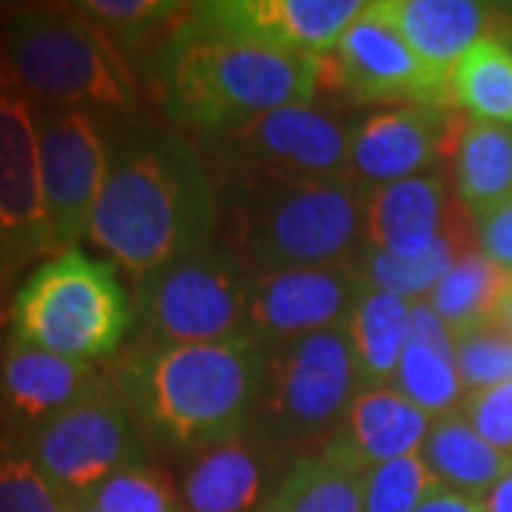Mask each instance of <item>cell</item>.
Segmentation results:
<instances>
[{"label":"cell","mask_w":512,"mask_h":512,"mask_svg":"<svg viewBox=\"0 0 512 512\" xmlns=\"http://www.w3.org/2000/svg\"><path fill=\"white\" fill-rule=\"evenodd\" d=\"M265 350L237 336L214 345H128L114 384L148 444L194 456L251 427Z\"/></svg>","instance_id":"7a4b0ae2"},{"label":"cell","mask_w":512,"mask_h":512,"mask_svg":"<svg viewBox=\"0 0 512 512\" xmlns=\"http://www.w3.org/2000/svg\"><path fill=\"white\" fill-rule=\"evenodd\" d=\"M254 276L220 242L177 259L137 285L134 342L214 345L237 339Z\"/></svg>","instance_id":"ba28073f"},{"label":"cell","mask_w":512,"mask_h":512,"mask_svg":"<svg viewBox=\"0 0 512 512\" xmlns=\"http://www.w3.org/2000/svg\"><path fill=\"white\" fill-rule=\"evenodd\" d=\"M362 393L348 325L265 348L251 427L282 453L308 456L342 430Z\"/></svg>","instance_id":"52a82bcc"},{"label":"cell","mask_w":512,"mask_h":512,"mask_svg":"<svg viewBox=\"0 0 512 512\" xmlns=\"http://www.w3.org/2000/svg\"><path fill=\"white\" fill-rule=\"evenodd\" d=\"M410 342L427 345V348L453 356V333H450V328L441 322L439 313L430 308L427 299L410 305ZM453 359H456V356H453Z\"/></svg>","instance_id":"8d00e7d4"},{"label":"cell","mask_w":512,"mask_h":512,"mask_svg":"<svg viewBox=\"0 0 512 512\" xmlns=\"http://www.w3.org/2000/svg\"><path fill=\"white\" fill-rule=\"evenodd\" d=\"M433 419L390 387L362 390L336 439L370 473L373 467L421 453Z\"/></svg>","instance_id":"44dd1931"},{"label":"cell","mask_w":512,"mask_h":512,"mask_svg":"<svg viewBox=\"0 0 512 512\" xmlns=\"http://www.w3.org/2000/svg\"><path fill=\"white\" fill-rule=\"evenodd\" d=\"M410 305L402 296L365 288L350 313L348 333L362 390L390 387L410 342Z\"/></svg>","instance_id":"d4e9b609"},{"label":"cell","mask_w":512,"mask_h":512,"mask_svg":"<svg viewBox=\"0 0 512 512\" xmlns=\"http://www.w3.org/2000/svg\"><path fill=\"white\" fill-rule=\"evenodd\" d=\"M0 512H69V495L57 490L6 427H0Z\"/></svg>","instance_id":"f546056e"},{"label":"cell","mask_w":512,"mask_h":512,"mask_svg":"<svg viewBox=\"0 0 512 512\" xmlns=\"http://www.w3.org/2000/svg\"><path fill=\"white\" fill-rule=\"evenodd\" d=\"M495 322H498V325L512 336V285H510V291H507V296L501 299V305H498Z\"/></svg>","instance_id":"ab89813d"},{"label":"cell","mask_w":512,"mask_h":512,"mask_svg":"<svg viewBox=\"0 0 512 512\" xmlns=\"http://www.w3.org/2000/svg\"><path fill=\"white\" fill-rule=\"evenodd\" d=\"M18 439L49 481L69 498H83L114 473L148 464V441L114 376L72 410Z\"/></svg>","instance_id":"9c48e42d"},{"label":"cell","mask_w":512,"mask_h":512,"mask_svg":"<svg viewBox=\"0 0 512 512\" xmlns=\"http://www.w3.org/2000/svg\"><path fill=\"white\" fill-rule=\"evenodd\" d=\"M220 183L185 137L131 123L109 143L89 239L137 285L217 242Z\"/></svg>","instance_id":"6da1fadb"},{"label":"cell","mask_w":512,"mask_h":512,"mask_svg":"<svg viewBox=\"0 0 512 512\" xmlns=\"http://www.w3.org/2000/svg\"><path fill=\"white\" fill-rule=\"evenodd\" d=\"M111 370L92 362L66 359L49 350L3 336L0 342V427L23 436L60 413L72 410Z\"/></svg>","instance_id":"2e32d148"},{"label":"cell","mask_w":512,"mask_h":512,"mask_svg":"<svg viewBox=\"0 0 512 512\" xmlns=\"http://www.w3.org/2000/svg\"><path fill=\"white\" fill-rule=\"evenodd\" d=\"M450 197L441 174H421L362 191V245L413 259L444 234Z\"/></svg>","instance_id":"d6986e66"},{"label":"cell","mask_w":512,"mask_h":512,"mask_svg":"<svg viewBox=\"0 0 512 512\" xmlns=\"http://www.w3.org/2000/svg\"><path fill=\"white\" fill-rule=\"evenodd\" d=\"M43 202L55 254L89 237L92 214L109 174V131L89 109L35 106ZM52 254V256H55Z\"/></svg>","instance_id":"8fae6325"},{"label":"cell","mask_w":512,"mask_h":512,"mask_svg":"<svg viewBox=\"0 0 512 512\" xmlns=\"http://www.w3.org/2000/svg\"><path fill=\"white\" fill-rule=\"evenodd\" d=\"M333 80L342 92L359 103H393L404 106L450 103V86L433 74L419 55L407 46L399 29L387 20L379 0L367 3L365 12L353 20L348 32L328 57H322V80Z\"/></svg>","instance_id":"4fadbf2b"},{"label":"cell","mask_w":512,"mask_h":512,"mask_svg":"<svg viewBox=\"0 0 512 512\" xmlns=\"http://www.w3.org/2000/svg\"><path fill=\"white\" fill-rule=\"evenodd\" d=\"M0 254L9 274L55 254L43 202L35 100L0 55Z\"/></svg>","instance_id":"7c38bea8"},{"label":"cell","mask_w":512,"mask_h":512,"mask_svg":"<svg viewBox=\"0 0 512 512\" xmlns=\"http://www.w3.org/2000/svg\"><path fill=\"white\" fill-rule=\"evenodd\" d=\"M484 512H512V470L481 498Z\"/></svg>","instance_id":"f35d334b"},{"label":"cell","mask_w":512,"mask_h":512,"mask_svg":"<svg viewBox=\"0 0 512 512\" xmlns=\"http://www.w3.org/2000/svg\"><path fill=\"white\" fill-rule=\"evenodd\" d=\"M456 140L444 106L413 103L384 109L370 114L353 131L350 177L365 191L433 174L444 148H456Z\"/></svg>","instance_id":"e0dca14e"},{"label":"cell","mask_w":512,"mask_h":512,"mask_svg":"<svg viewBox=\"0 0 512 512\" xmlns=\"http://www.w3.org/2000/svg\"><path fill=\"white\" fill-rule=\"evenodd\" d=\"M393 387L433 421L461 410V402L467 396L456 359L416 342H407Z\"/></svg>","instance_id":"f1b7e54d"},{"label":"cell","mask_w":512,"mask_h":512,"mask_svg":"<svg viewBox=\"0 0 512 512\" xmlns=\"http://www.w3.org/2000/svg\"><path fill=\"white\" fill-rule=\"evenodd\" d=\"M421 458L444 490L481 501L512 470V456L481 439L461 410L433 421Z\"/></svg>","instance_id":"cb8c5ba5"},{"label":"cell","mask_w":512,"mask_h":512,"mask_svg":"<svg viewBox=\"0 0 512 512\" xmlns=\"http://www.w3.org/2000/svg\"><path fill=\"white\" fill-rule=\"evenodd\" d=\"M3 296H6V291L0 288V330H3V325H6V313H3Z\"/></svg>","instance_id":"7bdbcfd3"},{"label":"cell","mask_w":512,"mask_h":512,"mask_svg":"<svg viewBox=\"0 0 512 512\" xmlns=\"http://www.w3.org/2000/svg\"><path fill=\"white\" fill-rule=\"evenodd\" d=\"M15 276L9 274V268H6V259H3V254H0V288L6 291L9 288V282H12Z\"/></svg>","instance_id":"60d3db41"},{"label":"cell","mask_w":512,"mask_h":512,"mask_svg":"<svg viewBox=\"0 0 512 512\" xmlns=\"http://www.w3.org/2000/svg\"><path fill=\"white\" fill-rule=\"evenodd\" d=\"M450 103L473 120L512 126V49L487 35L473 43L450 72Z\"/></svg>","instance_id":"83f0119b"},{"label":"cell","mask_w":512,"mask_h":512,"mask_svg":"<svg viewBox=\"0 0 512 512\" xmlns=\"http://www.w3.org/2000/svg\"><path fill=\"white\" fill-rule=\"evenodd\" d=\"M416 512H484V507H481V501H476V498L441 490L427 504H421Z\"/></svg>","instance_id":"74e56055"},{"label":"cell","mask_w":512,"mask_h":512,"mask_svg":"<svg viewBox=\"0 0 512 512\" xmlns=\"http://www.w3.org/2000/svg\"><path fill=\"white\" fill-rule=\"evenodd\" d=\"M188 12L157 57L160 94L171 120L217 137L259 114L311 103L322 80V57L202 32L191 26Z\"/></svg>","instance_id":"277c9868"},{"label":"cell","mask_w":512,"mask_h":512,"mask_svg":"<svg viewBox=\"0 0 512 512\" xmlns=\"http://www.w3.org/2000/svg\"><path fill=\"white\" fill-rule=\"evenodd\" d=\"M478 248L495 265L512 271V197L493 211H487L484 217H478Z\"/></svg>","instance_id":"d590c367"},{"label":"cell","mask_w":512,"mask_h":512,"mask_svg":"<svg viewBox=\"0 0 512 512\" xmlns=\"http://www.w3.org/2000/svg\"><path fill=\"white\" fill-rule=\"evenodd\" d=\"M365 288L353 262L259 274L251 282L242 336L265 350L311 333L345 328Z\"/></svg>","instance_id":"5bb4252c"},{"label":"cell","mask_w":512,"mask_h":512,"mask_svg":"<svg viewBox=\"0 0 512 512\" xmlns=\"http://www.w3.org/2000/svg\"><path fill=\"white\" fill-rule=\"evenodd\" d=\"M453 356L467 393L512 382V336L495 319L456 333Z\"/></svg>","instance_id":"1f68e13d"},{"label":"cell","mask_w":512,"mask_h":512,"mask_svg":"<svg viewBox=\"0 0 512 512\" xmlns=\"http://www.w3.org/2000/svg\"><path fill=\"white\" fill-rule=\"evenodd\" d=\"M217 242L251 276L353 262L362 188L350 177L222 174Z\"/></svg>","instance_id":"3957f363"},{"label":"cell","mask_w":512,"mask_h":512,"mask_svg":"<svg viewBox=\"0 0 512 512\" xmlns=\"http://www.w3.org/2000/svg\"><path fill=\"white\" fill-rule=\"evenodd\" d=\"M80 501L97 512H188L183 498L148 464L114 473Z\"/></svg>","instance_id":"836d02e7"},{"label":"cell","mask_w":512,"mask_h":512,"mask_svg":"<svg viewBox=\"0 0 512 512\" xmlns=\"http://www.w3.org/2000/svg\"><path fill=\"white\" fill-rule=\"evenodd\" d=\"M365 470L336 439L302 456L256 512H362Z\"/></svg>","instance_id":"7402d4cb"},{"label":"cell","mask_w":512,"mask_h":512,"mask_svg":"<svg viewBox=\"0 0 512 512\" xmlns=\"http://www.w3.org/2000/svg\"><path fill=\"white\" fill-rule=\"evenodd\" d=\"M470 237H473L470 217L464 214V208L458 202H450L444 234L436 239V245L430 251L413 256V259H404V256H390L362 245L353 265L359 268L367 288L402 296L407 302H421L436 291V285L461 256L476 251Z\"/></svg>","instance_id":"603a6c76"},{"label":"cell","mask_w":512,"mask_h":512,"mask_svg":"<svg viewBox=\"0 0 512 512\" xmlns=\"http://www.w3.org/2000/svg\"><path fill=\"white\" fill-rule=\"evenodd\" d=\"M441 490V481L421 453H413L379 464L367 473L362 512H416Z\"/></svg>","instance_id":"4dcf8cb0"},{"label":"cell","mask_w":512,"mask_h":512,"mask_svg":"<svg viewBox=\"0 0 512 512\" xmlns=\"http://www.w3.org/2000/svg\"><path fill=\"white\" fill-rule=\"evenodd\" d=\"M69 512H97L92 510L86 501H80V498H69Z\"/></svg>","instance_id":"b9f144b4"},{"label":"cell","mask_w":512,"mask_h":512,"mask_svg":"<svg viewBox=\"0 0 512 512\" xmlns=\"http://www.w3.org/2000/svg\"><path fill=\"white\" fill-rule=\"evenodd\" d=\"M379 6L421 63L441 80H450L464 52L487 37L495 9L476 0H379Z\"/></svg>","instance_id":"ffe728a7"},{"label":"cell","mask_w":512,"mask_h":512,"mask_svg":"<svg viewBox=\"0 0 512 512\" xmlns=\"http://www.w3.org/2000/svg\"><path fill=\"white\" fill-rule=\"evenodd\" d=\"M74 6L89 15L103 32H109L117 46H137L143 37L160 29H174L191 9L185 3L168 0H83Z\"/></svg>","instance_id":"d6a6232c"},{"label":"cell","mask_w":512,"mask_h":512,"mask_svg":"<svg viewBox=\"0 0 512 512\" xmlns=\"http://www.w3.org/2000/svg\"><path fill=\"white\" fill-rule=\"evenodd\" d=\"M461 416L473 424L481 439L512 456V382L467 393L461 402Z\"/></svg>","instance_id":"e575fe53"},{"label":"cell","mask_w":512,"mask_h":512,"mask_svg":"<svg viewBox=\"0 0 512 512\" xmlns=\"http://www.w3.org/2000/svg\"><path fill=\"white\" fill-rule=\"evenodd\" d=\"M365 6V0H217L194 3L188 20L211 35L328 57Z\"/></svg>","instance_id":"9a60e30c"},{"label":"cell","mask_w":512,"mask_h":512,"mask_svg":"<svg viewBox=\"0 0 512 512\" xmlns=\"http://www.w3.org/2000/svg\"><path fill=\"white\" fill-rule=\"evenodd\" d=\"M0 55L35 106L126 114L140 109L120 46L77 6L37 3L0 15Z\"/></svg>","instance_id":"5b68a950"},{"label":"cell","mask_w":512,"mask_h":512,"mask_svg":"<svg viewBox=\"0 0 512 512\" xmlns=\"http://www.w3.org/2000/svg\"><path fill=\"white\" fill-rule=\"evenodd\" d=\"M510 285L512 271H504L481 248H476L447 271L436 291L427 296V302L456 336L461 330L493 322Z\"/></svg>","instance_id":"4316f807"},{"label":"cell","mask_w":512,"mask_h":512,"mask_svg":"<svg viewBox=\"0 0 512 512\" xmlns=\"http://www.w3.org/2000/svg\"><path fill=\"white\" fill-rule=\"evenodd\" d=\"M185 458L180 490L188 512H256L299 461L254 427Z\"/></svg>","instance_id":"ac0fdd59"},{"label":"cell","mask_w":512,"mask_h":512,"mask_svg":"<svg viewBox=\"0 0 512 512\" xmlns=\"http://www.w3.org/2000/svg\"><path fill=\"white\" fill-rule=\"evenodd\" d=\"M356 126L313 103L259 114L245 126L211 137L222 174L350 177ZM353 180V177H350Z\"/></svg>","instance_id":"30bf717a"},{"label":"cell","mask_w":512,"mask_h":512,"mask_svg":"<svg viewBox=\"0 0 512 512\" xmlns=\"http://www.w3.org/2000/svg\"><path fill=\"white\" fill-rule=\"evenodd\" d=\"M456 185L461 202L484 217L512 197V126L470 120L456 140Z\"/></svg>","instance_id":"484cf974"},{"label":"cell","mask_w":512,"mask_h":512,"mask_svg":"<svg viewBox=\"0 0 512 512\" xmlns=\"http://www.w3.org/2000/svg\"><path fill=\"white\" fill-rule=\"evenodd\" d=\"M134 319L117 265L69 248L43 259L23 279L6 311V336L100 365L123 350Z\"/></svg>","instance_id":"8992f818"}]
</instances>
